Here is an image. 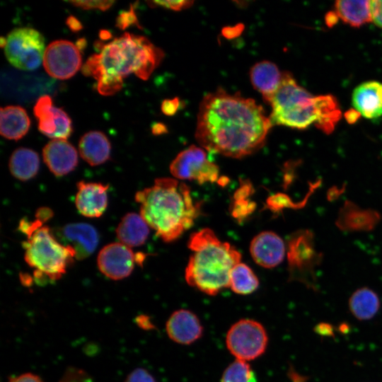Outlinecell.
Masks as SVG:
<instances>
[{
	"label": "cell",
	"instance_id": "25",
	"mask_svg": "<svg viewBox=\"0 0 382 382\" xmlns=\"http://www.w3.org/2000/svg\"><path fill=\"white\" fill-rule=\"evenodd\" d=\"M8 167L14 178L21 181H27L37 174L40 168V158L35 151L20 147L12 153Z\"/></svg>",
	"mask_w": 382,
	"mask_h": 382
},
{
	"label": "cell",
	"instance_id": "44",
	"mask_svg": "<svg viewBox=\"0 0 382 382\" xmlns=\"http://www.w3.org/2000/svg\"><path fill=\"white\" fill-rule=\"evenodd\" d=\"M325 20H326V23L328 24V25L332 26L335 23L337 22L338 18L336 16V14L335 13V12L333 11V12L328 13V14H327V16L325 17Z\"/></svg>",
	"mask_w": 382,
	"mask_h": 382
},
{
	"label": "cell",
	"instance_id": "22",
	"mask_svg": "<svg viewBox=\"0 0 382 382\" xmlns=\"http://www.w3.org/2000/svg\"><path fill=\"white\" fill-rule=\"evenodd\" d=\"M110 143L99 131H91L80 139L79 150L81 158L92 166L106 162L110 156Z\"/></svg>",
	"mask_w": 382,
	"mask_h": 382
},
{
	"label": "cell",
	"instance_id": "23",
	"mask_svg": "<svg viewBox=\"0 0 382 382\" xmlns=\"http://www.w3.org/2000/svg\"><path fill=\"white\" fill-rule=\"evenodd\" d=\"M149 228L140 214L130 212L120 220L116 228V235L120 243L129 248L137 247L146 241Z\"/></svg>",
	"mask_w": 382,
	"mask_h": 382
},
{
	"label": "cell",
	"instance_id": "10",
	"mask_svg": "<svg viewBox=\"0 0 382 382\" xmlns=\"http://www.w3.org/2000/svg\"><path fill=\"white\" fill-rule=\"evenodd\" d=\"M174 178L196 181L199 184L215 183L219 176V166L210 161L203 148L192 145L180 151L170 164Z\"/></svg>",
	"mask_w": 382,
	"mask_h": 382
},
{
	"label": "cell",
	"instance_id": "43",
	"mask_svg": "<svg viewBox=\"0 0 382 382\" xmlns=\"http://www.w3.org/2000/svg\"><path fill=\"white\" fill-rule=\"evenodd\" d=\"M360 115L354 110H349L346 112V118L349 123L355 122Z\"/></svg>",
	"mask_w": 382,
	"mask_h": 382
},
{
	"label": "cell",
	"instance_id": "41",
	"mask_svg": "<svg viewBox=\"0 0 382 382\" xmlns=\"http://www.w3.org/2000/svg\"><path fill=\"white\" fill-rule=\"evenodd\" d=\"M66 23L68 27L74 32L79 31L83 28L79 21L72 16L66 18Z\"/></svg>",
	"mask_w": 382,
	"mask_h": 382
},
{
	"label": "cell",
	"instance_id": "24",
	"mask_svg": "<svg viewBox=\"0 0 382 382\" xmlns=\"http://www.w3.org/2000/svg\"><path fill=\"white\" fill-rule=\"evenodd\" d=\"M0 133L8 139L18 140L28 132L30 121L26 111L19 105L1 108Z\"/></svg>",
	"mask_w": 382,
	"mask_h": 382
},
{
	"label": "cell",
	"instance_id": "2",
	"mask_svg": "<svg viewBox=\"0 0 382 382\" xmlns=\"http://www.w3.org/2000/svg\"><path fill=\"white\" fill-rule=\"evenodd\" d=\"M163 57V50L146 37L125 33L101 46L99 54L90 56L81 71L97 80L99 93L112 96L122 88L123 79L131 74L148 79Z\"/></svg>",
	"mask_w": 382,
	"mask_h": 382
},
{
	"label": "cell",
	"instance_id": "45",
	"mask_svg": "<svg viewBox=\"0 0 382 382\" xmlns=\"http://www.w3.org/2000/svg\"><path fill=\"white\" fill-rule=\"evenodd\" d=\"M85 45H86V40L83 38L79 39L76 42V46L79 49L80 51L81 50L85 47Z\"/></svg>",
	"mask_w": 382,
	"mask_h": 382
},
{
	"label": "cell",
	"instance_id": "18",
	"mask_svg": "<svg viewBox=\"0 0 382 382\" xmlns=\"http://www.w3.org/2000/svg\"><path fill=\"white\" fill-rule=\"evenodd\" d=\"M44 162L56 176L65 175L78 164L77 151L66 139H52L42 149Z\"/></svg>",
	"mask_w": 382,
	"mask_h": 382
},
{
	"label": "cell",
	"instance_id": "1",
	"mask_svg": "<svg viewBox=\"0 0 382 382\" xmlns=\"http://www.w3.org/2000/svg\"><path fill=\"white\" fill-rule=\"evenodd\" d=\"M272 126L255 100L219 88L199 104L195 138L207 151L239 158L259 150Z\"/></svg>",
	"mask_w": 382,
	"mask_h": 382
},
{
	"label": "cell",
	"instance_id": "46",
	"mask_svg": "<svg viewBox=\"0 0 382 382\" xmlns=\"http://www.w3.org/2000/svg\"><path fill=\"white\" fill-rule=\"evenodd\" d=\"M100 37L102 39H108L110 37V34L107 30H101L100 33Z\"/></svg>",
	"mask_w": 382,
	"mask_h": 382
},
{
	"label": "cell",
	"instance_id": "8",
	"mask_svg": "<svg viewBox=\"0 0 382 382\" xmlns=\"http://www.w3.org/2000/svg\"><path fill=\"white\" fill-rule=\"evenodd\" d=\"M268 335L262 323L252 318L234 323L226 335V346L236 359L249 362L261 357L268 345Z\"/></svg>",
	"mask_w": 382,
	"mask_h": 382
},
{
	"label": "cell",
	"instance_id": "32",
	"mask_svg": "<svg viewBox=\"0 0 382 382\" xmlns=\"http://www.w3.org/2000/svg\"><path fill=\"white\" fill-rule=\"evenodd\" d=\"M75 6L83 9H93L97 8L101 11H106L111 7L115 3L114 1H69Z\"/></svg>",
	"mask_w": 382,
	"mask_h": 382
},
{
	"label": "cell",
	"instance_id": "30",
	"mask_svg": "<svg viewBox=\"0 0 382 382\" xmlns=\"http://www.w3.org/2000/svg\"><path fill=\"white\" fill-rule=\"evenodd\" d=\"M59 382H92L91 376L83 369L68 368Z\"/></svg>",
	"mask_w": 382,
	"mask_h": 382
},
{
	"label": "cell",
	"instance_id": "20",
	"mask_svg": "<svg viewBox=\"0 0 382 382\" xmlns=\"http://www.w3.org/2000/svg\"><path fill=\"white\" fill-rule=\"evenodd\" d=\"M352 104L366 119L376 120L382 117V83L367 81L358 85L352 93Z\"/></svg>",
	"mask_w": 382,
	"mask_h": 382
},
{
	"label": "cell",
	"instance_id": "37",
	"mask_svg": "<svg viewBox=\"0 0 382 382\" xmlns=\"http://www.w3.org/2000/svg\"><path fill=\"white\" fill-rule=\"evenodd\" d=\"M179 101L177 98L165 100L162 103L161 110L164 114L167 115H172L177 111Z\"/></svg>",
	"mask_w": 382,
	"mask_h": 382
},
{
	"label": "cell",
	"instance_id": "35",
	"mask_svg": "<svg viewBox=\"0 0 382 382\" xmlns=\"http://www.w3.org/2000/svg\"><path fill=\"white\" fill-rule=\"evenodd\" d=\"M370 8L372 21L382 28V0L370 1Z\"/></svg>",
	"mask_w": 382,
	"mask_h": 382
},
{
	"label": "cell",
	"instance_id": "14",
	"mask_svg": "<svg viewBox=\"0 0 382 382\" xmlns=\"http://www.w3.org/2000/svg\"><path fill=\"white\" fill-rule=\"evenodd\" d=\"M203 325L192 311L179 309L173 312L166 323V331L168 337L174 342L182 345H191L203 335Z\"/></svg>",
	"mask_w": 382,
	"mask_h": 382
},
{
	"label": "cell",
	"instance_id": "12",
	"mask_svg": "<svg viewBox=\"0 0 382 382\" xmlns=\"http://www.w3.org/2000/svg\"><path fill=\"white\" fill-rule=\"evenodd\" d=\"M144 258V254H135L129 247L121 243H112L100 250L97 264L105 277L120 280L129 276L135 262L141 264Z\"/></svg>",
	"mask_w": 382,
	"mask_h": 382
},
{
	"label": "cell",
	"instance_id": "29",
	"mask_svg": "<svg viewBox=\"0 0 382 382\" xmlns=\"http://www.w3.org/2000/svg\"><path fill=\"white\" fill-rule=\"evenodd\" d=\"M220 382H257L248 362L235 359L224 371Z\"/></svg>",
	"mask_w": 382,
	"mask_h": 382
},
{
	"label": "cell",
	"instance_id": "4",
	"mask_svg": "<svg viewBox=\"0 0 382 382\" xmlns=\"http://www.w3.org/2000/svg\"><path fill=\"white\" fill-rule=\"evenodd\" d=\"M269 104L272 107L270 118L272 125L298 129L314 124L330 134L341 117L333 96H313L288 72H283L280 85Z\"/></svg>",
	"mask_w": 382,
	"mask_h": 382
},
{
	"label": "cell",
	"instance_id": "36",
	"mask_svg": "<svg viewBox=\"0 0 382 382\" xmlns=\"http://www.w3.org/2000/svg\"><path fill=\"white\" fill-rule=\"evenodd\" d=\"M8 382H44L37 374L28 372L11 378Z\"/></svg>",
	"mask_w": 382,
	"mask_h": 382
},
{
	"label": "cell",
	"instance_id": "3",
	"mask_svg": "<svg viewBox=\"0 0 382 382\" xmlns=\"http://www.w3.org/2000/svg\"><path fill=\"white\" fill-rule=\"evenodd\" d=\"M135 200L141 217L167 243L189 229L201 212L189 187L174 178L156 179L152 186L136 193Z\"/></svg>",
	"mask_w": 382,
	"mask_h": 382
},
{
	"label": "cell",
	"instance_id": "34",
	"mask_svg": "<svg viewBox=\"0 0 382 382\" xmlns=\"http://www.w3.org/2000/svg\"><path fill=\"white\" fill-rule=\"evenodd\" d=\"M125 382H156V380L146 369L137 368L127 375Z\"/></svg>",
	"mask_w": 382,
	"mask_h": 382
},
{
	"label": "cell",
	"instance_id": "38",
	"mask_svg": "<svg viewBox=\"0 0 382 382\" xmlns=\"http://www.w3.org/2000/svg\"><path fill=\"white\" fill-rule=\"evenodd\" d=\"M315 331L317 334L322 336H332L334 334L333 327L327 323H320L315 327Z\"/></svg>",
	"mask_w": 382,
	"mask_h": 382
},
{
	"label": "cell",
	"instance_id": "15",
	"mask_svg": "<svg viewBox=\"0 0 382 382\" xmlns=\"http://www.w3.org/2000/svg\"><path fill=\"white\" fill-rule=\"evenodd\" d=\"M57 234L64 245L73 248L76 259L80 260L91 255L99 241L97 230L86 223L67 224L59 228Z\"/></svg>",
	"mask_w": 382,
	"mask_h": 382
},
{
	"label": "cell",
	"instance_id": "9",
	"mask_svg": "<svg viewBox=\"0 0 382 382\" xmlns=\"http://www.w3.org/2000/svg\"><path fill=\"white\" fill-rule=\"evenodd\" d=\"M6 40V57L15 67L31 71L43 62L45 38L37 30L28 27L15 28L8 34Z\"/></svg>",
	"mask_w": 382,
	"mask_h": 382
},
{
	"label": "cell",
	"instance_id": "13",
	"mask_svg": "<svg viewBox=\"0 0 382 382\" xmlns=\"http://www.w3.org/2000/svg\"><path fill=\"white\" fill-rule=\"evenodd\" d=\"M38 129L52 139H66L72 132L71 121L61 108L54 107L49 96L40 97L33 108Z\"/></svg>",
	"mask_w": 382,
	"mask_h": 382
},
{
	"label": "cell",
	"instance_id": "40",
	"mask_svg": "<svg viewBox=\"0 0 382 382\" xmlns=\"http://www.w3.org/2000/svg\"><path fill=\"white\" fill-rule=\"evenodd\" d=\"M136 322L140 328L144 330H151L154 328V325L149 318L144 315L137 317Z\"/></svg>",
	"mask_w": 382,
	"mask_h": 382
},
{
	"label": "cell",
	"instance_id": "33",
	"mask_svg": "<svg viewBox=\"0 0 382 382\" xmlns=\"http://www.w3.org/2000/svg\"><path fill=\"white\" fill-rule=\"evenodd\" d=\"M192 1H151L147 3L150 6H161L173 11H181L190 7L193 4Z\"/></svg>",
	"mask_w": 382,
	"mask_h": 382
},
{
	"label": "cell",
	"instance_id": "19",
	"mask_svg": "<svg viewBox=\"0 0 382 382\" xmlns=\"http://www.w3.org/2000/svg\"><path fill=\"white\" fill-rule=\"evenodd\" d=\"M381 214L371 209H363L351 201H346L340 209L335 224L343 231H372L379 223Z\"/></svg>",
	"mask_w": 382,
	"mask_h": 382
},
{
	"label": "cell",
	"instance_id": "7",
	"mask_svg": "<svg viewBox=\"0 0 382 382\" xmlns=\"http://www.w3.org/2000/svg\"><path fill=\"white\" fill-rule=\"evenodd\" d=\"M289 281L299 282L317 290L316 268L323 255L316 249L313 233L307 229L290 235L286 244Z\"/></svg>",
	"mask_w": 382,
	"mask_h": 382
},
{
	"label": "cell",
	"instance_id": "27",
	"mask_svg": "<svg viewBox=\"0 0 382 382\" xmlns=\"http://www.w3.org/2000/svg\"><path fill=\"white\" fill-rule=\"evenodd\" d=\"M348 306L351 313L357 319L367 320L378 313L380 299L374 291L368 287H362L352 293Z\"/></svg>",
	"mask_w": 382,
	"mask_h": 382
},
{
	"label": "cell",
	"instance_id": "31",
	"mask_svg": "<svg viewBox=\"0 0 382 382\" xmlns=\"http://www.w3.org/2000/svg\"><path fill=\"white\" fill-rule=\"evenodd\" d=\"M135 25L139 27L134 10L131 5L129 10L121 12L116 19V26L125 30L130 25Z\"/></svg>",
	"mask_w": 382,
	"mask_h": 382
},
{
	"label": "cell",
	"instance_id": "28",
	"mask_svg": "<svg viewBox=\"0 0 382 382\" xmlns=\"http://www.w3.org/2000/svg\"><path fill=\"white\" fill-rule=\"evenodd\" d=\"M258 286V278L250 267L241 262L233 267L229 276L228 287L235 294L248 295Z\"/></svg>",
	"mask_w": 382,
	"mask_h": 382
},
{
	"label": "cell",
	"instance_id": "42",
	"mask_svg": "<svg viewBox=\"0 0 382 382\" xmlns=\"http://www.w3.org/2000/svg\"><path fill=\"white\" fill-rule=\"evenodd\" d=\"M167 132V129L163 124L155 123L152 126V132L154 134L158 135Z\"/></svg>",
	"mask_w": 382,
	"mask_h": 382
},
{
	"label": "cell",
	"instance_id": "5",
	"mask_svg": "<svg viewBox=\"0 0 382 382\" xmlns=\"http://www.w3.org/2000/svg\"><path fill=\"white\" fill-rule=\"evenodd\" d=\"M187 247L192 253L185 278L190 286L209 296L228 287L231 271L241 260L236 248L221 241L208 228L192 233Z\"/></svg>",
	"mask_w": 382,
	"mask_h": 382
},
{
	"label": "cell",
	"instance_id": "26",
	"mask_svg": "<svg viewBox=\"0 0 382 382\" xmlns=\"http://www.w3.org/2000/svg\"><path fill=\"white\" fill-rule=\"evenodd\" d=\"M334 8L337 18L352 27L359 28L372 21L370 1H336Z\"/></svg>",
	"mask_w": 382,
	"mask_h": 382
},
{
	"label": "cell",
	"instance_id": "6",
	"mask_svg": "<svg viewBox=\"0 0 382 382\" xmlns=\"http://www.w3.org/2000/svg\"><path fill=\"white\" fill-rule=\"evenodd\" d=\"M18 229L27 236L23 241L24 258L35 269V277L50 280L60 279L76 258V251L61 243L47 226L38 219L21 220Z\"/></svg>",
	"mask_w": 382,
	"mask_h": 382
},
{
	"label": "cell",
	"instance_id": "16",
	"mask_svg": "<svg viewBox=\"0 0 382 382\" xmlns=\"http://www.w3.org/2000/svg\"><path fill=\"white\" fill-rule=\"evenodd\" d=\"M286 246L282 238L272 231H263L256 235L250 242V253L260 266L272 268L284 258Z\"/></svg>",
	"mask_w": 382,
	"mask_h": 382
},
{
	"label": "cell",
	"instance_id": "21",
	"mask_svg": "<svg viewBox=\"0 0 382 382\" xmlns=\"http://www.w3.org/2000/svg\"><path fill=\"white\" fill-rule=\"evenodd\" d=\"M282 76L283 73L277 66L269 61L257 62L250 70L252 85L268 104L279 88Z\"/></svg>",
	"mask_w": 382,
	"mask_h": 382
},
{
	"label": "cell",
	"instance_id": "11",
	"mask_svg": "<svg viewBox=\"0 0 382 382\" xmlns=\"http://www.w3.org/2000/svg\"><path fill=\"white\" fill-rule=\"evenodd\" d=\"M81 55L73 42L59 40L51 42L45 49L43 66L47 73L57 79H68L81 68Z\"/></svg>",
	"mask_w": 382,
	"mask_h": 382
},
{
	"label": "cell",
	"instance_id": "17",
	"mask_svg": "<svg viewBox=\"0 0 382 382\" xmlns=\"http://www.w3.org/2000/svg\"><path fill=\"white\" fill-rule=\"evenodd\" d=\"M76 187L75 204L78 212L88 218L101 216L108 207L109 185L81 180Z\"/></svg>",
	"mask_w": 382,
	"mask_h": 382
},
{
	"label": "cell",
	"instance_id": "39",
	"mask_svg": "<svg viewBox=\"0 0 382 382\" xmlns=\"http://www.w3.org/2000/svg\"><path fill=\"white\" fill-rule=\"evenodd\" d=\"M53 216L52 211L47 207H42L40 208L36 212V219L42 221L43 224L46 222L47 220L52 218Z\"/></svg>",
	"mask_w": 382,
	"mask_h": 382
}]
</instances>
